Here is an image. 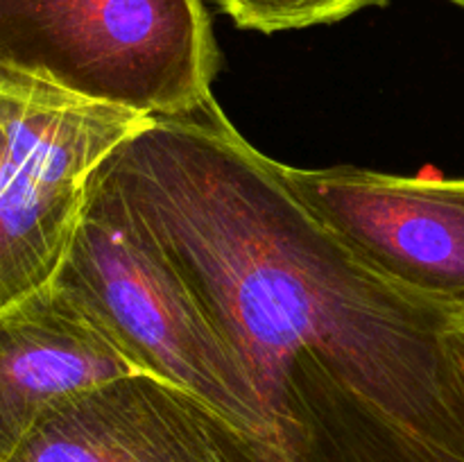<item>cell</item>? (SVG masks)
Listing matches in <instances>:
<instances>
[{"mask_svg":"<svg viewBox=\"0 0 464 462\" xmlns=\"http://www.w3.org/2000/svg\"><path fill=\"white\" fill-rule=\"evenodd\" d=\"M7 462H256L252 442L193 394L150 374L41 415Z\"/></svg>","mask_w":464,"mask_h":462,"instance_id":"8992f818","label":"cell"},{"mask_svg":"<svg viewBox=\"0 0 464 462\" xmlns=\"http://www.w3.org/2000/svg\"><path fill=\"white\" fill-rule=\"evenodd\" d=\"M453 3H456V5H460V7L464 9V0H453Z\"/></svg>","mask_w":464,"mask_h":462,"instance_id":"9c48e42d","label":"cell"},{"mask_svg":"<svg viewBox=\"0 0 464 462\" xmlns=\"http://www.w3.org/2000/svg\"><path fill=\"white\" fill-rule=\"evenodd\" d=\"M256 388V462H464L462 313L362 263L207 100L98 168Z\"/></svg>","mask_w":464,"mask_h":462,"instance_id":"6da1fadb","label":"cell"},{"mask_svg":"<svg viewBox=\"0 0 464 462\" xmlns=\"http://www.w3.org/2000/svg\"><path fill=\"white\" fill-rule=\"evenodd\" d=\"M216 62L202 0H0V68L148 120L211 100Z\"/></svg>","mask_w":464,"mask_h":462,"instance_id":"3957f363","label":"cell"},{"mask_svg":"<svg viewBox=\"0 0 464 462\" xmlns=\"http://www.w3.org/2000/svg\"><path fill=\"white\" fill-rule=\"evenodd\" d=\"M462 324H464V313H462Z\"/></svg>","mask_w":464,"mask_h":462,"instance_id":"30bf717a","label":"cell"},{"mask_svg":"<svg viewBox=\"0 0 464 462\" xmlns=\"http://www.w3.org/2000/svg\"><path fill=\"white\" fill-rule=\"evenodd\" d=\"M53 284L93 313L143 374L193 394L252 442H266V412L238 356L150 226L98 170Z\"/></svg>","mask_w":464,"mask_h":462,"instance_id":"7a4b0ae2","label":"cell"},{"mask_svg":"<svg viewBox=\"0 0 464 462\" xmlns=\"http://www.w3.org/2000/svg\"><path fill=\"white\" fill-rule=\"evenodd\" d=\"M134 374L98 317L53 281L0 308V462L45 410Z\"/></svg>","mask_w":464,"mask_h":462,"instance_id":"52a82bcc","label":"cell"},{"mask_svg":"<svg viewBox=\"0 0 464 462\" xmlns=\"http://www.w3.org/2000/svg\"><path fill=\"white\" fill-rule=\"evenodd\" d=\"M293 193L362 263L392 284L464 313V179L362 168L284 166Z\"/></svg>","mask_w":464,"mask_h":462,"instance_id":"5b68a950","label":"cell"},{"mask_svg":"<svg viewBox=\"0 0 464 462\" xmlns=\"http://www.w3.org/2000/svg\"><path fill=\"white\" fill-rule=\"evenodd\" d=\"M218 5L243 30L270 34L343 21L385 0H218Z\"/></svg>","mask_w":464,"mask_h":462,"instance_id":"ba28073f","label":"cell"},{"mask_svg":"<svg viewBox=\"0 0 464 462\" xmlns=\"http://www.w3.org/2000/svg\"><path fill=\"white\" fill-rule=\"evenodd\" d=\"M145 122L0 68V308L53 281L91 177Z\"/></svg>","mask_w":464,"mask_h":462,"instance_id":"277c9868","label":"cell"}]
</instances>
